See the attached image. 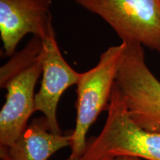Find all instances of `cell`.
I'll return each instance as SVG.
<instances>
[{"mask_svg":"<svg viewBox=\"0 0 160 160\" xmlns=\"http://www.w3.org/2000/svg\"><path fill=\"white\" fill-rule=\"evenodd\" d=\"M107 111L102 130L87 140L82 160H111L119 157L160 160V133L146 131L131 119L116 83Z\"/></svg>","mask_w":160,"mask_h":160,"instance_id":"obj_1","label":"cell"},{"mask_svg":"<svg viewBox=\"0 0 160 160\" xmlns=\"http://www.w3.org/2000/svg\"><path fill=\"white\" fill-rule=\"evenodd\" d=\"M123 42L116 85L131 119L146 131L160 133V81L146 64L143 46Z\"/></svg>","mask_w":160,"mask_h":160,"instance_id":"obj_2","label":"cell"},{"mask_svg":"<svg viewBox=\"0 0 160 160\" xmlns=\"http://www.w3.org/2000/svg\"><path fill=\"white\" fill-rule=\"evenodd\" d=\"M125 50V43L109 47L99 57L97 65L81 73L77 84V119L73 131L70 157H82L91 126L102 111H107L118 69Z\"/></svg>","mask_w":160,"mask_h":160,"instance_id":"obj_3","label":"cell"},{"mask_svg":"<svg viewBox=\"0 0 160 160\" xmlns=\"http://www.w3.org/2000/svg\"><path fill=\"white\" fill-rule=\"evenodd\" d=\"M99 16L122 42H137L160 53V0H74Z\"/></svg>","mask_w":160,"mask_h":160,"instance_id":"obj_4","label":"cell"},{"mask_svg":"<svg viewBox=\"0 0 160 160\" xmlns=\"http://www.w3.org/2000/svg\"><path fill=\"white\" fill-rule=\"evenodd\" d=\"M42 73L35 96V111L42 113L52 133H62L57 119L59 99L66 90L77 85L81 73L70 66L60 51L53 26L42 38Z\"/></svg>","mask_w":160,"mask_h":160,"instance_id":"obj_5","label":"cell"},{"mask_svg":"<svg viewBox=\"0 0 160 160\" xmlns=\"http://www.w3.org/2000/svg\"><path fill=\"white\" fill-rule=\"evenodd\" d=\"M42 73V51L28 68L11 79L6 89L5 102L0 111V147L11 145L28 126L35 111L34 90Z\"/></svg>","mask_w":160,"mask_h":160,"instance_id":"obj_6","label":"cell"},{"mask_svg":"<svg viewBox=\"0 0 160 160\" xmlns=\"http://www.w3.org/2000/svg\"><path fill=\"white\" fill-rule=\"evenodd\" d=\"M52 0H0V37L11 57L27 34L44 38L53 26Z\"/></svg>","mask_w":160,"mask_h":160,"instance_id":"obj_7","label":"cell"},{"mask_svg":"<svg viewBox=\"0 0 160 160\" xmlns=\"http://www.w3.org/2000/svg\"><path fill=\"white\" fill-rule=\"evenodd\" d=\"M52 133L46 118H35L14 143L0 147L1 160H48L56 152L71 147L73 136Z\"/></svg>","mask_w":160,"mask_h":160,"instance_id":"obj_8","label":"cell"},{"mask_svg":"<svg viewBox=\"0 0 160 160\" xmlns=\"http://www.w3.org/2000/svg\"><path fill=\"white\" fill-rule=\"evenodd\" d=\"M43 49L42 38L33 36L25 48L15 52L8 61L0 68V88L3 87L11 79L28 69L39 59Z\"/></svg>","mask_w":160,"mask_h":160,"instance_id":"obj_9","label":"cell"},{"mask_svg":"<svg viewBox=\"0 0 160 160\" xmlns=\"http://www.w3.org/2000/svg\"><path fill=\"white\" fill-rule=\"evenodd\" d=\"M111 160H142L141 159L133 157H119Z\"/></svg>","mask_w":160,"mask_h":160,"instance_id":"obj_10","label":"cell"},{"mask_svg":"<svg viewBox=\"0 0 160 160\" xmlns=\"http://www.w3.org/2000/svg\"><path fill=\"white\" fill-rule=\"evenodd\" d=\"M66 160H82V159H81V158H80V159H74V158H71V157H69L68 159H66Z\"/></svg>","mask_w":160,"mask_h":160,"instance_id":"obj_11","label":"cell"}]
</instances>
